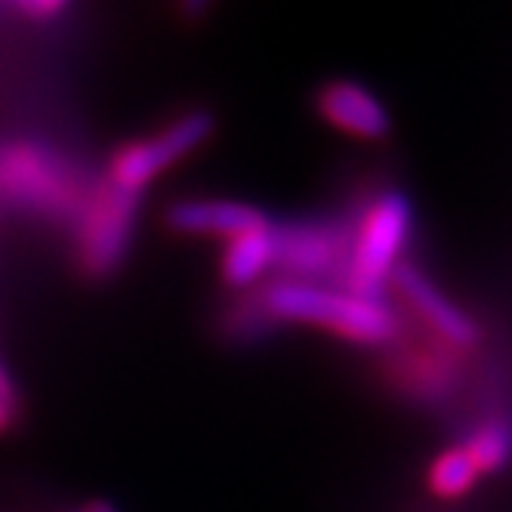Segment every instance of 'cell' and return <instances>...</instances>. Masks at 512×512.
<instances>
[{
  "label": "cell",
  "instance_id": "obj_14",
  "mask_svg": "<svg viewBox=\"0 0 512 512\" xmlns=\"http://www.w3.org/2000/svg\"><path fill=\"white\" fill-rule=\"evenodd\" d=\"M0 398H4L7 405L16 408V386H13V380H10V374H7L4 364H0Z\"/></svg>",
  "mask_w": 512,
  "mask_h": 512
},
{
  "label": "cell",
  "instance_id": "obj_5",
  "mask_svg": "<svg viewBox=\"0 0 512 512\" xmlns=\"http://www.w3.org/2000/svg\"><path fill=\"white\" fill-rule=\"evenodd\" d=\"M167 226L179 235H207V238H223L232 241L238 235L256 232L272 226L269 219L244 204V201H226V198H189L170 204L167 210Z\"/></svg>",
  "mask_w": 512,
  "mask_h": 512
},
{
  "label": "cell",
  "instance_id": "obj_2",
  "mask_svg": "<svg viewBox=\"0 0 512 512\" xmlns=\"http://www.w3.org/2000/svg\"><path fill=\"white\" fill-rule=\"evenodd\" d=\"M411 235V204L401 192L380 195L361 216L349 250V284L355 294L374 297L386 278L398 272V256Z\"/></svg>",
  "mask_w": 512,
  "mask_h": 512
},
{
  "label": "cell",
  "instance_id": "obj_9",
  "mask_svg": "<svg viewBox=\"0 0 512 512\" xmlns=\"http://www.w3.org/2000/svg\"><path fill=\"white\" fill-rule=\"evenodd\" d=\"M340 256V244L327 229L297 226L278 232V263L294 275H321Z\"/></svg>",
  "mask_w": 512,
  "mask_h": 512
},
{
  "label": "cell",
  "instance_id": "obj_10",
  "mask_svg": "<svg viewBox=\"0 0 512 512\" xmlns=\"http://www.w3.org/2000/svg\"><path fill=\"white\" fill-rule=\"evenodd\" d=\"M479 475H482V469L475 466L466 445L448 448L445 454H438L435 463L429 466V488L438 497L454 500V497H463L475 482H479Z\"/></svg>",
  "mask_w": 512,
  "mask_h": 512
},
{
  "label": "cell",
  "instance_id": "obj_1",
  "mask_svg": "<svg viewBox=\"0 0 512 512\" xmlns=\"http://www.w3.org/2000/svg\"><path fill=\"white\" fill-rule=\"evenodd\" d=\"M263 309L281 321L318 324L343 340L380 346L395 337V312L355 290H331L306 281H275L263 294Z\"/></svg>",
  "mask_w": 512,
  "mask_h": 512
},
{
  "label": "cell",
  "instance_id": "obj_15",
  "mask_svg": "<svg viewBox=\"0 0 512 512\" xmlns=\"http://www.w3.org/2000/svg\"><path fill=\"white\" fill-rule=\"evenodd\" d=\"M13 417H16V408L7 405V401L0 398V432H7L13 426Z\"/></svg>",
  "mask_w": 512,
  "mask_h": 512
},
{
  "label": "cell",
  "instance_id": "obj_3",
  "mask_svg": "<svg viewBox=\"0 0 512 512\" xmlns=\"http://www.w3.org/2000/svg\"><path fill=\"white\" fill-rule=\"evenodd\" d=\"M213 118L207 112H189L167 124L152 139H136L127 142L115 152L112 164H108V182L124 192H142L155 176H161L167 167L182 161L198 145H204L213 136Z\"/></svg>",
  "mask_w": 512,
  "mask_h": 512
},
{
  "label": "cell",
  "instance_id": "obj_11",
  "mask_svg": "<svg viewBox=\"0 0 512 512\" xmlns=\"http://www.w3.org/2000/svg\"><path fill=\"white\" fill-rule=\"evenodd\" d=\"M466 451L482 472H497L512 457V432L500 423H488L469 438Z\"/></svg>",
  "mask_w": 512,
  "mask_h": 512
},
{
  "label": "cell",
  "instance_id": "obj_16",
  "mask_svg": "<svg viewBox=\"0 0 512 512\" xmlns=\"http://www.w3.org/2000/svg\"><path fill=\"white\" fill-rule=\"evenodd\" d=\"M84 512H118V509H115L112 503H105V500H96V503H90Z\"/></svg>",
  "mask_w": 512,
  "mask_h": 512
},
{
  "label": "cell",
  "instance_id": "obj_4",
  "mask_svg": "<svg viewBox=\"0 0 512 512\" xmlns=\"http://www.w3.org/2000/svg\"><path fill=\"white\" fill-rule=\"evenodd\" d=\"M136 210H139L136 192H124L112 186V182L96 189L93 201L81 216V232H78L81 266L90 275H108L121 266L130 247Z\"/></svg>",
  "mask_w": 512,
  "mask_h": 512
},
{
  "label": "cell",
  "instance_id": "obj_12",
  "mask_svg": "<svg viewBox=\"0 0 512 512\" xmlns=\"http://www.w3.org/2000/svg\"><path fill=\"white\" fill-rule=\"evenodd\" d=\"M213 4H216V0H176V13H179V19H186V22L195 25V22L207 19Z\"/></svg>",
  "mask_w": 512,
  "mask_h": 512
},
{
  "label": "cell",
  "instance_id": "obj_8",
  "mask_svg": "<svg viewBox=\"0 0 512 512\" xmlns=\"http://www.w3.org/2000/svg\"><path fill=\"white\" fill-rule=\"evenodd\" d=\"M278 263V232L272 226L226 241L223 278L229 287H250Z\"/></svg>",
  "mask_w": 512,
  "mask_h": 512
},
{
  "label": "cell",
  "instance_id": "obj_6",
  "mask_svg": "<svg viewBox=\"0 0 512 512\" xmlns=\"http://www.w3.org/2000/svg\"><path fill=\"white\" fill-rule=\"evenodd\" d=\"M315 105H318V115L327 124L355 139H383L392 130V118L386 112V105L371 90H364L361 84L346 81V78L324 84L318 90Z\"/></svg>",
  "mask_w": 512,
  "mask_h": 512
},
{
  "label": "cell",
  "instance_id": "obj_7",
  "mask_svg": "<svg viewBox=\"0 0 512 512\" xmlns=\"http://www.w3.org/2000/svg\"><path fill=\"white\" fill-rule=\"evenodd\" d=\"M392 278H395V287L401 290V297L411 303V309L432 327L435 334H442L454 346L475 343V337H479L475 321L463 309H457L423 272H417L414 266H398V272Z\"/></svg>",
  "mask_w": 512,
  "mask_h": 512
},
{
  "label": "cell",
  "instance_id": "obj_13",
  "mask_svg": "<svg viewBox=\"0 0 512 512\" xmlns=\"http://www.w3.org/2000/svg\"><path fill=\"white\" fill-rule=\"evenodd\" d=\"M16 4L31 16H56L65 10L68 0H16Z\"/></svg>",
  "mask_w": 512,
  "mask_h": 512
}]
</instances>
